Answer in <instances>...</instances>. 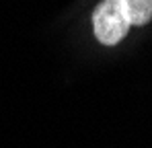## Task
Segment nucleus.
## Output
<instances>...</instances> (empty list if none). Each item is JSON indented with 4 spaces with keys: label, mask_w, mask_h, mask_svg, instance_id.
Masks as SVG:
<instances>
[{
    "label": "nucleus",
    "mask_w": 152,
    "mask_h": 148,
    "mask_svg": "<svg viewBox=\"0 0 152 148\" xmlns=\"http://www.w3.org/2000/svg\"><path fill=\"white\" fill-rule=\"evenodd\" d=\"M129 27L132 23L121 0H101L93 10V31L103 45H117Z\"/></svg>",
    "instance_id": "1"
},
{
    "label": "nucleus",
    "mask_w": 152,
    "mask_h": 148,
    "mask_svg": "<svg viewBox=\"0 0 152 148\" xmlns=\"http://www.w3.org/2000/svg\"><path fill=\"white\" fill-rule=\"evenodd\" d=\"M121 2L132 25L142 27L152 21V0H121Z\"/></svg>",
    "instance_id": "2"
}]
</instances>
